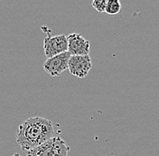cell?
I'll return each mask as SVG.
<instances>
[{
    "mask_svg": "<svg viewBox=\"0 0 159 156\" xmlns=\"http://www.w3.org/2000/svg\"><path fill=\"white\" fill-rule=\"evenodd\" d=\"M54 136L52 121L41 117H30L18 127L16 143L26 153L40 146Z\"/></svg>",
    "mask_w": 159,
    "mask_h": 156,
    "instance_id": "cell-1",
    "label": "cell"
},
{
    "mask_svg": "<svg viewBox=\"0 0 159 156\" xmlns=\"http://www.w3.org/2000/svg\"><path fill=\"white\" fill-rule=\"evenodd\" d=\"M69 151L70 147L64 140L59 136H53L44 144L25 154L27 156H67Z\"/></svg>",
    "mask_w": 159,
    "mask_h": 156,
    "instance_id": "cell-2",
    "label": "cell"
},
{
    "mask_svg": "<svg viewBox=\"0 0 159 156\" xmlns=\"http://www.w3.org/2000/svg\"><path fill=\"white\" fill-rule=\"evenodd\" d=\"M43 50L47 59L68 51V40L64 34L51 36L47 34L43 41Z\"/></svg>",
    "mask_w": 159,
    "mask_h": 156,
    "instance_id": "cell-3",
    "label": "cell"
},
{
    "mask_svg": "<svg viewBox=\"0 0 159 156\" xmlns=\"http://www.w3.org/2000/svg\"><path fill=\"white\" fill-rule=\"evenodd\" d=\"M71 57L69 51L61 53L52 58L47 59L43 63V69L52 77H58L69 69V61Z\"/></svg>",
    "mask_w": 159,
    "mask_h": 156,
    "instance_id": "cell-4",
    "label": "cell"
},
{
    "mask_svg": "<svg viewBox=\"0 0 159 156\" xmlns=\"http://www.w3.org/2000/svg\"><path fill=\"white\" fill-rule=\"evenodd\" d=\"M92 68L91 59L89 55L71 56L69 61L70 72L80 78H85Z\"/></svg>",
    "mask_w": 159,
    "mask_h": 156,
    "instance_id": "cell-5",
    "label": "cell"
},
{
    "mask_svg": "<svg viewBox=\"0 0 159 156\" xmlns=\"http://www.w3.org/2000/svg\"><path fill=\"white\" fill-rule=\"evenodd\" d=\"M68 51L71 56L89 55V42L80 33H71L67 36Z\"/></svg>",
    "mask_w": 159,
    "mask_h": 156,
    "instance_id": "cell-6",
    "label": "cell"
},
{
    "mask_svg": "<svg viewBox=\"0 0 159 156\" xmlns=\"http://www.w3.org/2000/svg\"><path fill=\"white\" fill-rule=\"evenodd\" d=\"M121 11V3L119 0H109L105 13L109 16H117Z\"/></svg>",
    "mask_w": 159,
    "mask_h": 156,
    "instance_id": "cell-7",
    "label": "cell"
},
{
    "mask_svg": "<svg viewBox=\"0 0 159 156\" xmlns=\"http://www.w3.org/2000/svg\"><path fill=\"white\" fill-rule=\"evenodd\" d=\"M108 1L107 0H94L92 2V7L99 13H105Z\"/></svg>",
    "mask_w": 159,
    "mask_h": 156,
    "instance_id": "cell-8",
    "label": "cell"
}]
</instances>
